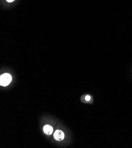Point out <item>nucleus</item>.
Returning <instances> with one entry per match:
<instances>
[{
  "label": "nucleus",
  "instance_id": "7ed1b4c3",
  "mask_svg": "<svg viewBox=\"0 0 132 148\" xmlns=\"http://www.w3.org/2000/svg\"><path fill=\"white\" fill-rule=\"evenodd\" d=\"M53 129L52 126L48 125H46L45 126H44L43 127V132L45 134L47 135H50L53 133Z\"/></svg>",
  "mask_w": 132,
  "mask_h": 148
},
{
  "label": "nucleus",
  "instance_id": "f257e3e1",
  "mask_svg": "<svg viewBox=\"0 0 132 148\" xmlns=\"http://www.w3.org/2000/svg\"><path fill=\"white\" fill-rule=\"evenodd\" d=\"M12 77L8 73L3 74L0 77V84L2 86H8L11 82Z\"/></svg>",
  "mask_w": 132,
  "mask_h": 148
},
{
  "label": "nucleus",
  "instance_id": "20e7f679",
  "mask_svg": "<svg viewBox=\"0 0 132 148\" xmlns=\"http://www.w3.org/2000/svg\"><path fill=\"white\" fill-rule=\"evenodd\" d=\"M90 99H91V97H90V96H86L85 97V100H86V101H89V100H90Z\"/></svg>",
  "mask_w": 132,
  "mask_h": 148
},
{
  "label": "nucleus",
  "instance_id": "39448f33",
  "mask_svg": "<svg viewBox=\"0 0 132 148\" xmlns=\"http://www.w3.org/2000/svg\"><path fill=\"white\" fill-rule=\"evenodd\" d=\"M6 1L8 2V3H12L13 2L14 0H6Z\"/></svg>",
  "mask_w": 132,
  "mask_h": 148
},
{
  "label": "nucleus",
  "instance_id": "f03ea898",
  "mask_svg": "<svg viewBox=\"0 0 132 148\" xmlns=\"http://www.w3.org/2000/svg\"><path fill=\"white\" fill-rule=\"evenodd\" d=\"M54 138L57 141H62L65 138L64 133L61 130H57L55 131L53 135Z\"/></svg>",
  "mask_w": 132,
  "mask_h": 148
}]
</instances>
